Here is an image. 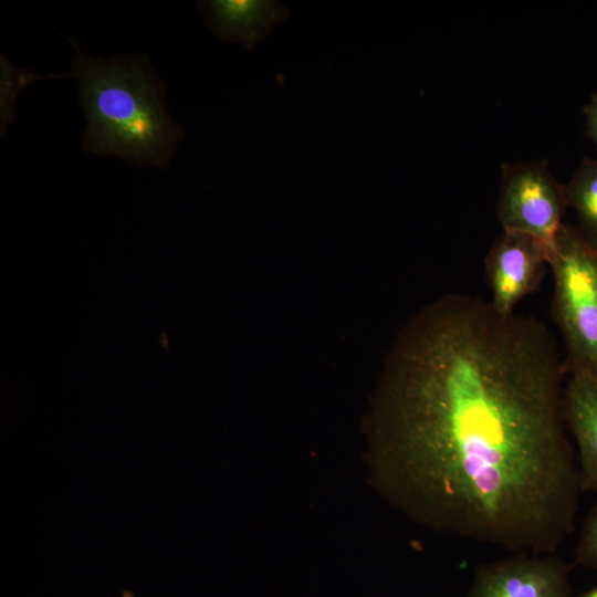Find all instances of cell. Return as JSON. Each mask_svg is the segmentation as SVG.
Returning a JSON list of instances; mask_svg holds the SVG:
<instances>
[{
    "label": "cell",
    "mask_w": 597,
    "mask_h": 597,
    "mask_svg": "<svg viewBox=\"0 0 597 597\" xmlns=\"http://www.w3.org/2000/svg\"><path fill=\"white\" fill-rule=\"evenodd\" d=\"M563 365L537 320L450 294L404 328L368 418L381 495L437 532L556 554L582 492Z\"/></svg>",
    "instance_id": "6da1fadb"
},
{
    "label": "cell",
    "mask_w": 597,
    "mask_h": 597,
    "mask_svg": "<svg viewBox=\"0 0 597 597\" xmlns=\"http://www.w3.org/2000/svg\"><path fill=\"white\" fill-rule=\"evenodd\" d=\"M76 52L72 71L54 77L80 83L78 101L87 118L83 151L165 169L185 134L168 114L165 84L147 56L97 59L77 45Z\"/></svg>",
    "instance_id": "7a4b0ae2"
},
{
    "label": "cell",
    "mask_w": 597,
    "mask_h": 597,
    "mask_svg": "<svg viewBox=\"0 0 597 597\" xmlns=\"http://www.w3.org/2000/svg\"><path fill=\"white\" fill-rule=\"evenodd\" d=\"M548 265L554 277V317L569 369L597 368V247L564 224Z\"/></svg>",
    "instance_id": "3957f363"
},
{
    "label": "cell",
    "mask_w": 597,
    "mask_h": 597,
    "mask_svg": "<svg viewBox=\"0 0 597 597\" xmlns=\"http://www.w3.org/2000/svg\"><path fill=\"white\" fill-rule=\"evenodd\" d=\"M566 206L565 187L555 180L545 161L502 166L498 202L502 228L538 240L545 247L548 260L564 227Z\"/></svg>",
    "instance_id": "277c9868"
},
{
    "label": "cell",
    "mask_w": 597,
    "mask_h": 597,
    "mask_svg": "<svg viewBox=\"0 0 597 597\" xmlns=\"http://www.w3.org/2000/svg\"><path fill=\"white\" fill-rule=\"evenodd\" d=\"M569 567L555 554H513L480 566L468 597H570Z\"/></svg>",
    "instance_id": "5b68a950"
},
{
    "label": "cell",
    "mask_w": 597,
    "mask_h": 597,
    "mask_svg": "<svg viewBox=\"0 0 597 597\" xmlns=\"http://www.w3.org/2000/svg\"><path fill=\"white\" fill-rule=\"evenodd\" d=\"M548 264L545 247L530 234L503 230L493 243L485 271L491 291L490 302L502 314L538 286Z\"/></svg>",
    "instance_id": "8992f818"
},
{
    "label": "cell",
    "mask_w": 597,
    "mask_h": 597,
    "mask_svg": "<svg viewBox=\"0 0 597 597\" xmlns=\"http://www.w3.org/2000/svg\"><path fill=\"white\" fill-rule=\"evenodd\" d=\"M563 408L578 450L582 491L597 492V368L570 369Z\"/></svg>",
    "instance_id": "52a82bcc"
},
{
    "label": "cell",
    "mask_w": 597,
    "mask_h": 597,
    "mask_svg": "<svg viewBox=\"0 0 597 597\" xmlns=\"http://www.w3.org/2000/svg\"><path fill=\"white\" fill-rule=\"evenodd\" d=\"M206 25L224 42L252 50L271 30L289 18L275 0H206L197 2Z\"/></svg>",
    "instance_id": "ba28073f"
},
{
    "label": "cell",
    "mask_w": 597,
    "mask_h": 597,
    "mask_svg": "<svg viewBox=\"0 0 597 597\" xmlns=\"http://www.w3.org/2000/svg\"><path fill=\"white\" fill-rule=\"evenodd\" d=\"M564 187L567 206L576 212L583 235L597 247V159L585 158Z\"/></svg>",
    "instance_id": "9c48e42d"
},
{
    "label": "cell",
    "mask_w": 597,
    "mask_h": 597,
    "mask_svg": "<svg viewBox=\"0 0 597 597\" xmlns=\"http://www.w3.org/2000/svg\"><path fill=\"white\" fill-rule=\"evenodd\" d=\"M0 129L1 136H4L14 119V105L19 94L33 81L48 76L14 66L3 55L0 59Z\"/></svg>",
    "instance_id": "30bf717a"
},
{
    "label": "cell",
    "mask_w": 597,
    "mask_h": 597,
    "mask_svg": "<svg viewBox=\"0 0 597 597\" xmlns=\"http://www.w3.org/2000/svg\"><path fill=\"white\" fill-rule=\"evenodd\" d=\"M575 556L577 564L597 569V505L580 530Z\"/></svg>",
    "instance_id": "8fae6325"
},
{
    "label": "cell",
    "mask_w": 597,
    "mask_h": 597,
    "mask_svg": "<svg viewBox=\"0 0 597 597\" xmlns=\"http://www.w3.org/2000/svg\"><path fill=\"white\" fill-rule=\"evenodd\" d=\"M586 118V132L597 146V93L594 94L584 109Z\"/></svg>",
    "instance_id": "7c38bea8"
},
{
    "label": "cell",
    "mask_w": 597,
    "mask_h": 597,
    "mask_svg": "<svg viewBox=\"0 0 597 597\" xmlns=\"http://www.w3.org/2000/svg\"><path fill=\"white\" fill-rule=\"evenodd\" d=\"M582 597H597V588L586 593L585 595H583Z\"/></svg>",
    "instance_id": "4fadbf2b"
}]
</instances>
